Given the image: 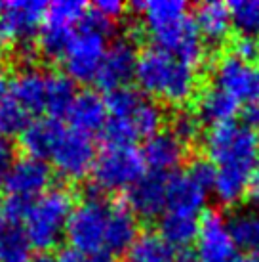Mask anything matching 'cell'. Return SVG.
Masks as SVG:
<instances>
[{
  "label": "cell",
  "mask_w": 259,
  "mask_h": 262,
  "mask_svg": "<svg viewBox=\"0 0 259 262\" xmlns=\"http://www.w3.org/2000/svg\"><path fill=\"white\" fill-rule=\"evenodd\" d=\"M208 159L216 165L214 193L221 205L238 203L250 188V180L259 163L257 132L235 121L212 126L204 138Z\"/></svg>",
  "instance_id": "obj_1"
},
{
  "label": "cell",
  "mask_w": 259,
  "mask_h": 262,
  "mask_svg": "<svg viewBox=\"0 0 259 262\" xmlns=\"http://www.w3.org/2000/svg\"><path fill=\"white\" fill-rule=\"evenodd\" d=\"M134 79L141 94L157 96L172 105L187 103L198 86L193 66L177 59L170 52L151 46L137 56Z\"/></svg>",
  "instance_id": "obj_2"
},
{
  "label": "cell",
  "mask_w": 259,
  "mask_h": 262,
  "mask_svg": "<svg viewBox=\"0 0 259 262\" xmlns=\"http://www.w3.org/2000/svg\"><path fill=\"white\" fill-rule=\"evenodd\" d=\"M113 21L105 19L94 8L88 10L63 56L65 73L74 82H90L95 79L107 52V37L113 33Z\"/></svg>",
  "instance_id": "obj_3"
},
{
  "label": "cell",
  "mask_w": 259,
  "mask_h": 262,
  "mask_svg": "<svg viewBox=\"0 0 259 262\" xmlns=\"http://www.w3.org/2000/svg\"><path fill=\"white\" fill-rule=\"evenodd\" d=\"M74 199L67 188H51L31 203V209L23 220V232L29 239L31 249L50 251L65 235Z\"/></svg>",
  "instance_id": "obj_4"
},
{
  "label": "cell",
  "mask_w": 259,
  "mask_h": 262,
  "mask_svg": "<svg viewBox=\"0 0 259 262\" xmlns=\"http://www.w3.org/2000/svg\"><path fill=\"white\" fill-rule=\"evenodd\" d=\"M143 174V155L134 146H105L92 168L95 191L130 189Z\"/></svg>",
  "instance_id": "obj_5"
},
{
  "label": "cell",
  "mask_w": 259,
  "mask_h": 262,
  "mask_svg": "<svg viewBox=\"0 0 259 262\" xmlns=\"http://www.w3.org/2000/svg\"><path fill=\"white\" fill-rule=\"evenodd\" d=\"M109 212H111V207L105 201H101L99 197L90 195L84 201H80L72 209L65 228V237L71 249L86 255L101 251L105 243Z\"/></svg>",
  "instance_id": "obj_6"
},
{
  "label": "cell",
  "mask_w": 259,
  "mask_h": 262,
  "mask_svg": "<svg viewBox=\"0 0 259 262\" xmlns=\"http://www.w3.org/2000/svg\"><path fill=\"white\" fill-rule=\"evenodd\" d=\"M95 157L97 155H95L94 140L72 128L71 130L65 128L50 155L56 170L67 180L86 178L94 168Z\"/></svg>",
  "instance_id": "obj_7"
},
{
  "label": "cell",
  "mask_w": 259,
  "mask_h": 262,
  "mask_svg": "<svg viewBox=\"0 0 259 262\" xmlns=\"http://www.w3.org/2000/svg\"><path fill=\"white\" fill-rule=\"evenodd\" d=\"M141 10L147 33L154 40L157 48H164L168 40L181 29V25L189 19V6L183 0H149L134 4Z\"/></svg>",
  "instance_id": "obj_8"
},
{
  "label": "cell",
  "mask_w": 259,
  "mask_h": 262,
  "mask_svg": "<svg viewBox=\"0 0 259 262\" xmlns=\"http://www.w3.org/2000/svg\"><path fill=\"white\" fill-rule=\"evenodd\" d=\"M214 79L216 86L223 88L238 102L259 103V66L244 63L229 54L216 61Z\"/></svg>",
  "instance_id": "obj_9"
},
{
  "label": "cell",
  "mask_w": 259,
  "mask_h": 262,
  "mask_svg": "<svg viewBox=\"0 0 259 262\" xmlns=\"http://www.w3.org/2000/svg\"><path fill=\"white\" fill-rule=\"evenodd\" d=\"M198 262H244L237 255V245L230 237L227 220L219 212H206L196 235Z\"/></svg>",
  "instance_id": "obj_10"
},
{
  "label": "cell",
  "mask_w": 259,
  "mask_h": 262,
  "mask_svg": "<svg viewBox=\"0 0 259 262\" xmlns=\"http://www.w3.org/2000/svg\"><path fill=\"white\" fill-rule=\"evenodd\" d=\"M46 4L40 0L4 2L0 8V33L12 40L27 44L40 31Z\"/></svg>",
  "instance_id": "obj_11"
},
{
  "label": "cell",
  "mask_w": 259,
  "mask_h": 262,
  "mask_svg": "<svg viewBox=\"0 0 259 262\" xmlns=\"http://www.w3.org/2000/svg\"><path fill=\"white\" fill-rule=\"evenodd\" d=\"M137 56L139 54H137L136 44L130 38H118L111 46H107L99 71L94 79L97 86L105 92L128 86V82L136 75Z\"/></svg>",
  "instance_id": "obj_12"
},
{
  "label": "cell",
  "mask_w": 259,
  "mask_h": 262,
  "mask_svg": "<svg viewBox=\"0 0 259 262\" xmlns=\"http://www.w3.org/2000/svg\"><path fill=\"white\" fill-rule=\"evenodd\" d=\"M50 184V165L42 159H35V157H27L25 155L21 159H15L14 167L10 170L4 186H6L10 195L35 201L36 197H40L44 191H48Z\"/></svg>",
  "instance_id": "obj_13"
},
{
  "label": "cell",
  "mask_w": 259,
  "mask_h": 262,
  "mask_svg": "<svg viewBox=\"0 0 259 262\" xmlns=\"http://www.w3.org/2000/svg\"><path fill=\"white\" fill-rule=\"evenodd\" d=\"M126 205L136 216L152 220L166 209V176L149 172L143 174L126 195Z\"/></svg>",
  "instance_id": "obj_14"
},
{
  "label": "cell",
  "mask_w": 259,
  "mask_h": 262,
  "mask_svg": "<svg viewBox=\"0 0 259 262\" xmlns=\"http://www.w3.org/2000/svg\"><path fill=\"white\" fill-rule=\"evenodd\" d=\"M208 191L202 189L187 172L166 176V209L170 212L198 216L206 205Z\"/></svg>",
  "instance_id": "obj_15"
},
{
  "label": "cell",
  "mask_w": 259,
  "mask_h": 262,
  "mask_svg": "<svg viewBox=\"0 0 259 262\" xmlns=\"http://www.w3.org/2000/svg\"><path fill=\"white\" fill-rule=\"evenodd\" d=\"M141 155H143L145 167L151 168V172L166 174L183 163L185 146L170 130H160L145 140Z\"/></svg>",
  "instance_id": "obj_16"
},
{
  "label": "cell",
  "mask_w": 259,
  "mask_h": 262,
  "mask_svg": "<svg viewBox=\"0 0 259 262\" xmlns=\"http://www.w3.org/2000/svg\"><path fill=\"white\" fill-rule=\"evenodd\" d=\"M67 117H69L72 130L82 132L86 136L94 132H101L109 121L105 98H101L97 92H92V90L79 92Z\"/></svg>",
  "instance_id": "obj_17"
},
{
  "label": "cell",
  "mask_w": 259,
  "mask_h": 262,
  "mask_svg": "<svg viewBox=\"0 0 259 262\" xmlns=\"http://www.w3.org/2000/svg\"><path fill=\"white\" fill-rule=\"evenodd\" d=\"M137 235H139V226H137L136 214L128 209L126 201L124 203L116 201L109 212L103 247L111 255H122V253H128Z\"/></svg>",
  "instance_id": "obj_18"
},
{
  "label": "cell",
  "mask_w": 259,
  "mask_h": 262,
  "mask_svg": "<svg viewBox=\"0 0 259 262\" xmlns=\"http://www.w3.org/2000/svg\"><path fill=\"white\" fill-rule=\"evenodd\" d=\"M63 130V124L59 123L58 119H51V117L29 121L25 130L19 134V146H21L23 151L27 153V157L46 161V157L51 155Z\"/></svg>",
  "instance_id": "obj_19"
},
{
  "label": "cell",
  "mask_w": 259,
  "mask_h": 262,
  "mask_svg": "<svg viewBox=\"0 0 259 262\" xmlns=\"http://www.w3.org/2000/svg\"><path fill=\"white\" fill-rule=\"evenodd\" d=\"M46 80L48 75L40 69L25 67L8 84L12 100H15L27 113H40L46 107Z\"/></svg>",
  "instance_id": "obj_20"
},
{
  "label": "cell",
  "mask_w": 259,
  "mask_h": 262,
  "mask_svg": "<svg viewBox=\"0 0 259 262\" xmlns=\"http://www.w3.org/2000/svg\"><path fill=\"white\" fill-rule=\"evenodd\" d=\"M193 21L200 33V37L210 42H223L232 29L229 4L216 2V0L198 4L194 10Z\"/></svg>",
  "instance_id": "obj_21"
},
{
  "label": "cell",
  "mask_w": 259,
  "mask_h": 262,
  "mask_svg": "<svg viewBox=\"0 0 259 262\" xmlns=\"http://www.w3.org/2000/svg\"><path fill=\"white\" fill-rule=\"evenodd\" d=\"M237 113L238 100L216 84L204 88L196 98V115L200 117L202 123H208L212 126L229 123Z\"/></svg>",
  "instance_id": "obj_22"
},
{
  "label": "cell",
  "mask_w": 259,
  "mask_h": 262,
  "mask_svg": "<svg viewBox=\"0 0 259 262\" xmlns=\"http://www.w3.org/2000/svg\"><path fill=\"white\" fill-rule=\"evenodd\" d=\"M198 226H200L198 216L168 211L160 216L159 233L168 245H172L175 251L177 249L181 251V249H187L193 241H196Z\"/></svg>",
  "instance_id": "obj_23"
},
{
  "label": "cell",
  "mask_w": 259,
  "mask_h": 262,
  "mask_svg": "<svg viewBox=\"0 0 259 262\" xmlns=\"http://www.w3.org/2000/svg\"><path fill=\"white\" fill-rule=\"evenodd\" d=\"M227 228L237 249L250 253L259 251V207L232 212L227 220Z\"/></svg>",
  "instance_id": "obj_24"
},
{
  "label": "cell",
  "mask_w": 259,
  "mask_h": 262,
  "mask_svg": "<svg viewBox=\"0 0 259 262\" xmlns=\"http://www.w3.org/2000/svg\"><path fill=\"white\" fill-rule=\"evenodd\" d=\"M76 98L74 80L67 73H51L46 80V107L51 119H59L69 113Z\"/></svg>",
  "instance_id": "obj_25"
},
{
  "label": "cell",
  "mask_w": 259,
  "mask_h": 262,
  "mask_svg": "<svg viewBox=\"0 0 259 262\" xmlns=\"http://www.w3.org/2000/svg\"><path fill=\"white\" fill-rule=\"evenodd\" d=\"M175 249L168 245L160 233L143 232L128 251V262H172Z\"/></svg>",
  "instance_id": "obj_26"
},
{
  "label": "cell",
  "mask_w": 259,
  "mask_h": 262,
  "mask_svg": "<svg viewBox=\"0 0 259 262\" xmlns=\"http://www.w3.org/2000/svg\"><path fill=\"white\" fill-rule=\"evenodd\" d=\"M88 14V4L80 0H56L46 6L42 23L58 25V27H67L72 29L74 25H80L84 15Z\"/></svg>",
  "instance_id": "obj_27"
},
{
  "label": "cell",
  "mask_w": 259,
  "mask_h": 262,
  "mask_svg": "<svg viewBox=\"0 0 259 262\" xmlns=\"http://www.w3.org/2000/svg\"><path fill=\"white\" fill-rule=\"evenodd\" d=\"M31 245L19 226L10 224L0 232V262H29Z\"/></svg>",
  "instance_id": "obj_28"
},
{
  "label": "cell",
  "mask_w": 259,
  "mask_h": 262,
  "mask_svg": "<svg viewBox=\"0 0 259 262\" xmlns=\"http://www.w3.org/2000/svg\"><path fill=\"white\" fill-rule=\"evenodd\" d=\"M128 123L132 124L137 138H151L152 134L160 132V126L164 123V111L157 102L145 98L136 113L128 119Z\"/></svg>",
  "instance_id": "obj_29"
},
{
  "label": "cell",
  "mask_w": 259,
  "mask_h": 262,
  "mask_svg": "<svg viewBox=\"0 0 259 262\" xmlns=\"http://www.w3.org/2000/svg\"><path fill=\"white\" fill-rule=\"evenodd\" d=\"M72 35H74L72 29L42 23V27L38 31V50L42 52L48 59H51V61L63 59Z\"/></svg>",
  "instance_id": "obj_30"
},
{
  "label": "cell",
  "mask_w": 259,
  "mask_h": 262,
  "mask_svg": "<svg viewBox=\"0 0 259 262\" xmlns=\"http://www.w3.org/2000/svg\"><path fill=\"white\" fill-rule=\"evenodd\" d=\"M143 100L145 96L137 88H132V86L116 88L113 92H109L107 98H105L109 117H113V119H126L128 121L130 117L136 113L137 107L141 105Z\"/></svg>",
  "instance_id": "obj_31"
},
{
  "label": "cell",
  "mask_w": 259,
  "mask_h": 262,
  "mask_svg": "<svg viewBox=\"0 0 259 262\" xmlns=\"http://www.w3.org/2000/svg\"><path fill=\"white\" fill-rule=\"evenodd\" d=\"M27 124H29V113L19 103L12 98L0 100V136L2 138L10 140L14 136H19Z\"/></svg>",
  "instance_id": "obj_32"
},
{
  "label": "cell",
  "mask_w": 259,
  "mask_h": 262,
  "mask_svg": "<svg viewBox=\"0 0 259 262\" xmlns=\"http://www.w3.org/2000/svg\"><path fill=\"white\" fill-rule=\"evenodd\" d=\"M232 27L240 35L259 37V0H237L229 4Z\"/></svg>",
  "instance_id": "obj_33"
},
{
  "label": "cell",
  "mask_w": 259,
  "mask_h": 262,
  "mask_svg": "<svg viewBox=\"0 0 259 262\" xmlns=\"http://www.w3.org/2000/svg\"><path fill=\"white\" fill-rule=\"evenodd\" d=\"M179 140L183 146L187 147L194 144L200 138L202 134V121L200 117L196 115V111L191 110H179L172 119V130H170Z\"/></svg>",
  "instance_id": "obj_34"
},
{
  "label": "cell",
  "mask_w": 259,
  "mask_h": 262,
  "mask_svg": "<svg viewBox=\"0 0 259 262\" xmlns=\"http://www.w3.org/2000/svg\"><path fill=\"white\" fill-rule=\"evenodd\" d=\"M185 172H187L202 189H206V191H212V189H214L217 168L210 159H206V157H196V159H193L189 163V167Z\"/></svg>",
  "instance_id": "obj_35"
},
{
  "label": "cell",
  "mask_w": 259,
  "mask_h": 262,
  "mask_svg": "<svg viewBox=\"0 0 259 262\" xmlns=\"http://www.w3.org/2000/svg\"><path fill=\"white\" fill-rule=\"evenodd\" d=\"M230 50H232L235 58L242 59L244 63H250V66L259 63V37L238 35L237 38H232Z\"/></svg>",
  "instance_id": "obj_36"
},
{
  "label": "cell",
  "mask_w": 259,
  "mask_h": 262,
  "mask_svg": "<svg viewBox=\"0 0 259 262\" xmlns=\"http://www.w3.org/2000/svg\"><path fill=\"white\" fill-rule=\"evenodd\" d=\"M31 199H23V197H15V195H10L4 201V214H6V222L10 224H21L25 216H27V212L31 209Z\"/></svg>",
  "instance_id": "obj_37"
},
{
  "label": "cell",
  "mask_w": 259,
  "mask_h": 262,
  "mask_svg": "<svg viewBox=\"0 0 259 262\" xmlns=\"http://www.w3.org/2000/svg\"><path fill=\"white\" fill-rule=\"evenodd\" d=\"M58 262H115L113 255L107 253V251H97V253H80V251H74V249L67 247L63 249L59 256H56Z\"/></svg>",
  "instance_id": "obj_38"
},
{
  "label": "cell",
  "mask_w": 259,
  "mask_h": 262,
  "mask_svg": "<svg viewBox=\"0 0 259 262\" xmlns=\"http://www.w3.org/2000/svg\"><path fill=\"white\" fill-rule=\"evenodd\" d=\"M15 163V146L12 140L0 136V186H4L10 170Z\"/></svg>",
  "instance_id": "obj_39"
},
{
  "label": "cell",
  "mask_w": 259,
  "mask_h": 262,
  "mask_svg": "<svg viewBox=\"0 0 259 262\" xmlns=\"http://www.w3.org/2000/svg\"><path fill=\"white\" fill-rule=\"evenodd\" d=\"M94 10L109 21H115L118 17H122V14L126 12V4L118 0H97L94 4Z\"/></svg>",
  "instance_id": "obj_40"
},
{
  "label": "cell",
  "mask_w": 259,
  "mask_h": 262,
  "mask_svg": "<svg viewBox=\"0 0 259 262\" xmlns=\"http://www.w3.org/2000/svg\"><path fill=\"white\" fill-rule=\"evenodd\" d=\"M242 117L248 128H259V103H248L242 111Z\"/></svg>",
  "instance_id": "obj_41"
},
{
  "label": "cell",
  "mask_w": 259,
  "mask_h": 262,
  "mask_svg": "<svg viewBox=\"0 0 259 262\" xmlns=\"http://www.w3.org/2000/svg\"><path fill=\"white\" fill-rule=\"evenodd\" d=\"M248 193H250V199L255 207H259V163L255 170L252 174V180H250V188H248Z\"/></svg>",
  "instance_id": "obj_42"
},
{
  "label": "cell",
  "mask_w": 259,
  "mask_h": 262,
  "mask_svg": "<svg viewBox=\"0 0 259 262\" xmlns=\"http://www.w3.org/2000/svg\"><path fill=\"white\" fill-rule=\"evenodd\" d=\"M172 262H198V260H196V255L191 253L189 249H181V251H175Z\"/></svg>",
  "instance_id": "obj_43"
},
{
  "label": "cell",
  "mask_w": 259,
  "mask_h": 262,
  "mask_svg": "<svg viewBox=\"0 0 259 262\" xmlns=\"http://www.w3.org/2000/svg\"><path fill=\"white\" fill-rule=\"evenodd\" d=\"M6 90H8V79L6 75H4V71L0 69V100L6 98Z\"/></svg>",
  "instance_id": "obj_44"
},
{
  "label": "cell",
  "mask_w": 259,
  "mask_h": 262,
  "mask_svg": "<svg viewBox=\"0 0 259 262\" xmlns=\"http://www.w3.org/2000/svg\"><path fill=\"white\" fill-rule=\"evenodd\" d=\"M6 52H8V46H6V37L0 33V59L6 56Z\"/></svg>",
  "instance_id": "obj_45"
},
{
  "label": "cell",
  "mask_w": 259,
  "mask_h": 262,
  "mask_svg": "<svg viewBox=\"0 0 259 262\" xmlns=\"http://www.w3.org/2000/svg\"><path fill=\"white\" fill-rule=\"evenodd\" d=\"M35 262H58V258H56V256H51V255H48V253H42L40 256H36Z\"/></svg>",
  "instance_id": "obj_46"
},
{
  "label": "cell",
  "mask_w": 259,
  "mask_h": 262,
  "mask_svg": "<svg viewBox=\"0 0 259 262\" xmlns=\"http://www.w3.org/2000/svg\"><path fill=\"white\" fill-rule=\"evenodd\" d=\"M6 228V214H4V203L0 201V232Z\"/></svg>",
  "instance_id": "obj_47"
},
{
  "label": "cell",
  "mask_w": 259,
  "mask_h": 262,
  "mask_svg": "<svg viewBox=\"0 0 259 262\" xmlns=\"http://www.w3.org/2000/svg\"><path fill=\"white\" fill-rule=\"evenodd\" d=\"M244 262H259V251H255V253H250V256H248Z\"/></svg>",
  "instance_id": "obj_48"
},
{
  "label": "cell",
  "mask_w": 259,
  "mask_h": 262,
  "mask_svg": "<svg viewBox=\"0 0 259 262\" xmlns=\"http://www.w3.org/2000/svg\"><path fill=\"white\" fill-rule=\"evenodd\" d=\"M257 138H259V132H257Z\"/></svg>",
  "instance_id": "obj_49"
}]
</instances>
